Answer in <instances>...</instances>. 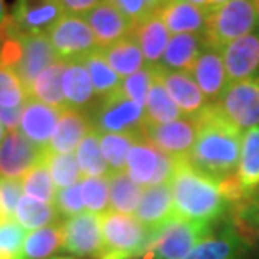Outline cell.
Wrapping results in <instances>:
<instances>
[{"label":"cell","instance_id":"6da1fadb","mask_svg":"<svg viewBox=\"0 0 259 259\" xmlns=\"http://www.w3.org/2000/svg\"><path fill=\"white\" fill-rule=\"evenodd\" d=\"M194 120L197 139L187 156L191 166L218 184L238 174L244 132L226 117L216 102L207 104Z\"/></svg>","mask_w":259,"mask_h":259},{"label":"cell","instance_id":"7a4b0ae2","mask_svg":"<svg viewBox=\"0 0 259 259\" xmlns=\"http://www.w3.org/2000/svg\"><path fill=\"white\" fill-rule=\"evenodd\" d=\"M170 187L179 218L207 224L224 211L226 197L218 181L192 167L187 157L179 159Z\"/></svg>","mask_w":259,"mask_h":259},{"label":"cell","instance_id":"3957f363","mask_svg":"<svg viewBox=\"0 0 259 259\" xmlns=\"http://www.w3.org/2000/svg\"><path fill=\"white\" fill-rule=\"evenodd\" d=\"M259 22L256 0H229L228 4L207 12L204 42L214 49H223L228 44L252 34Z\"/></svg>","mask_w":259,"mask_h":259},{"label":"cell","instance_id":"277c9868","mask_svg":"<svg viewBox=\"0 0 259 259\" xmlns=\"http://www.w3.org/2000/svg\"><path fill=\"white\" fill-rule=\"evenodd\" d=\"M151 231L132 214H102L104 249L97 259H137L147 247Z\"/></svg>","mask_w":259,"mask_h":259},{"label":"cell","instance_id":"5b68a950","mask_svg":"<svg viewBox=\"0 0 259 259\" xmlns=\"http://www.w3.org/2000/svg\"><path fill=\"white\" fill-rule=\"evenodd\" d=\"M207 234L206 223L187 221L178 216L151 234L147 247L137 259H186Z\"/></svg>","mask_w":259,"mask_h":259},{"label":"cell","instance_id":"8992f818","mask_svg":"<svg viewBox=\"0 0 259 259\" xmlns=\"http://www.w3.org/2000/svg\"><path fill=\"white\" fill-rule=\"evenodd\" d=\"M89 115L101 134H139L146 125V109L120 91L101 99Z\"/></svg>","mask_w":259,"mask_h":259},{"label":"cell","instance_id":"52a82bcc","mask_svg":"<svg viewBox=\"0 0 259 259\" xmlns=\"http://www.w3.org/2000/svg\"><path fill=\"white\" fill-rule=\"evenodd\" d=\"M179 159L162 152L144 137L136 142L129 151L125 172L141 187L169 184L172 181Z\"/></svg>","mask_w":259,"mask_h":259},{"label":"cell","instance_id":"ba28073f","mask_svg":"<svg viewBox=\"0 0 259 259\" xmlns=\"http://www.w3.org/2000/svg\"><path fill=\"white\" fill-rule=\"evenodd\" d=\"M216 104L242 132L259 125V74L229 84Z\"/></svg>","mask_w":259,"mask_h":259},{"label":"cell","instance_id":"9c48e42d","mask_svg":"<svg viewBox=\"0 0 259 259\" xmlns=\"http://www.w3.org/2000/svg\"><path fill=\"white\" fill-rule=\"evenodd\" d=\"M57 57L64 62L80 60L97 51L96 37L84 17L65 14L47 34Z\"/></svg>","mask_w":259,"mask_h":259},{"label":"cell","instance_id":"30bf717a","mask_svg":"<svg viewBox=\"0 0 259 259\" xmlns=\"http://www.w3.org/2000/svg\"><path fill=\"white\" fill-rule=\"evenodd\" d=\"M64 15L59 0H17L9 20L15 34L38 37L47 35Z\"/></svg>","mask_w":259,"mask_h":259},{"label":"cell","instance_id":"8fae6325","mask_svg":"<svg viewBox=\"0 0 259 259\" xmlns=\"http://www.w3.org/2000/svg\"><path fill=\"white\" fill-rule=\"evenodd\" d=\"M46 157L47 149L37 147L20 131L7 132L0 144V179H24Z\"/></svg>","mask_w":259,"mask_h":259},{"label":"cell","instance_id":"7c38bea8","mask_svg":"<svg viewBox=\"0 0 259 259\" xmlns=\"http://www.w3.org/2000/svg\"><path fill=\"white\" fill-rule=\"evenodd\" d=\"M64 247L79 257L97 259L104 249L102 238V214L82 212L79 216L69 218L62 224Z\"/></svg>","mask_w":259,"mask_h":259},{"label":"cell","instance_id":"4fadbf2b","mask_svg":"<svg viewBox=\"0 0 259 259\" xmlns=\"http://www.w3.org/2000/svg\"><path fill=\"white\" fill-rule=\"evenodd\" d=\"M142 136L162 152L183 159L189 156L196 144L197 124L189 117H181L167 124H146Z\"/></svg>","mask_w":259,"mask_h":259},{"label":"cell","instance_id":"5bb4252c","mask_svg":"<svg viewBox=\"0 0 259 259\" xmlns=\"http://www.w3.org/2000/svg\"><path fill=\"white\" fill-rule=\"evenodd\" d=\"M91 25L97 47L106 49L134 32V22L127 19L111 0H104L84 17Z\"/></svg>","mask_w":259,"mask_h":259},{"label":"cell","instance_id":"9a60e30c","mask_svg":"<svg viewBox=\"0 0 259 259\" xmlns=\"http://www.w3.org/2000/svg\"><path fill=\"white\" fill-rule=\"evenodd\" d=\"M134 216L151 233H156L174 218H178L170 183L146 187Z\"/></svg>","mask_w":259,"mask_h":259},{"label":"cell","instance_id":"2e32d148","mask_svg":"<svg viewBox=\"0 0 259 259\" xmlns=\"http://www.w3.org/2000/svg\"><path fill=\"white\" fill-rule=\"evenodd\" d=\"M191 75L194 77L196 84L199 85L207 101L218 102L229 85L223 51L204 44V49L191 70Z\"/></svg>","mask_w":259,"mask_h":259},{"label":"cell","instance_id":"e0dca14e","mask_svg":"<svg viewBox=\"0 0 259 259\" xmlns=\"http://www.w3.org/2000/svg\"><path fill=\"white\" fill-rule=\"evenodd\" d=\"M62 109L29 99L22 109L20 132L37 147L47 149L56 134Z\"/></svg>","mask_w":259,"mask_h":259},{"label":"cell","instance_id":"ac0fdd59","mask_svg":"<svg viewBox=\"0 0 259 259\" xmlns=\"http://www.w3.org/2000/svg\"><path fill=\"white\" fill-rule=\"evenodd\" d=\"M157 70L169 96L172 97V101L179 107V111L184 117L194 119L209 104L206 96L199 89V85L196 84L194 77L189 72H178V70L164 69L161 64L157 65Z\"/></svg>","mask_w":259,"mask_h":259},{"label":"cell","instance_id":"d6986e66","mask_svg":"<svg viewBox=\"0 0 259 259\" xmlns=\"http://www.w3.org/2000/svg\"><path fill=\"white\" fill-rule=\"evenodd\" d=\"M223 57L229 84L257 75L256 72L259 70V34L252 32V34H247L238 38V40L228 44L223 49Z\"/></svg>","mask_w":259,"mask_h":259},{"label":"cell","instance_id":"ffe728a7","mask_svg":"<svg viewBox=\"0 0 259 259\" xmlns=\"http://www.w3.org/2000/svg\"><path fill=\"white\" fill-rule=\"evenodd\" d=\"M91 115L82 111L64 107L51 144L47 147L49 154H74L84 137L92 131Z\"/></svg>","mask_w":259,"mask_h":259},{"label":"cell","instance_id":"44dd1931","mask_svg":"<svg viewBox=\"0 0 259 259\" xmlns=\"http://www.w3.org/2000/svg\"><path fill=\"white\" fill-rule=\"evenodd\" d=\"M57 60L60 59L57 57V54L54 51L47 35L24 38V52H22V59L17 67H15V70H17L19 77L24 82L27 92L34 85L37 77L44 70L51 67L52 64H56Z\"/></svg>","mask_w":259,"mask_h":259},{"label":"cell","instance_id":"7402d4cb","mask_svg":"<svg viewBox=\"0 0 259 259\" xmlns=\"http://www.w3.org/2000/svg\"><path fill=\"white\" fill-rule=\"evenodd\" d=\"M62 92L65 107L85 112L96 107V91H94L91 75L82 60H70L65 64L62 74Z\"/></svg>","mask_w":259,"mask_h":259},{"label":"cell","instance_id":"603a6c76","mask_svg":"<svg viewBox=\"0 0 259 259\" xmlns=\"http://www.w3.org/2000/svg\"><path fill=\"white\" fill-rule=\"evenodd\" d=\"M169 32L176 34H204L207 12L186 0H167L159 12Z\"/></svg>","mask_w":259,"mask_h":259},{"label":"cell","instance_id":"cb8c5ba5","mask_svg":"<svg viewBox=\"0 0 259 259\" xmlns=\"http://www.w3.org/2000/svg\"><path fill=\"white\" fill-rule=\"evenodd\" d=\"M204 37L199 34H176L170 37L166 52L161 59L164 69L189 72L204 49Z\"/></svg>","mask_w":259,"mask_h":259},{"label":"cell","instance_id":"d4e9b609","mask_svg":"<svg viewBox=\"0 0 259 259\" xmlns=\"http://www.w3.org/2000/svg\"><path fill=\"white\" fill-rule=\"evenodd\" d=\"M132 35L139 42L147 65L161 64V59L164 56V52H166L167 44L170 40V37H172V34L169 32L167 25L164 24V20L159 14L152 15L151 19L136 25Z\"/></svg>","mask_w":259,"mask_h":259},{"label":"cell","instance_id":"484cf974","mask_svg":"<svg viewBox=\"0 0 259 259\" xmlns=\"http://www.w3.org/2000/svg\"><path fill=\"white\" fill-rule=\"evenodd\" d=\"M101 51L109 65L115 70V74L120 79H125V77L139 72L141 69H144L147 65L139 42L136 40V37L132 34L120 38L112 46L101 49Z\"/></svg>","mask_w":259,"mask_h":259},{"label":"cell","instance_id":"4316f807","mask_svg":"<svg viewBox=\"0 0 259 259\" xmlns=\"http://www.w3.org/2000/svg\"><path fill=\"white\" fill-rule=\"evenodd\" d=\"M144 109L146 124H167L183 117L179 107L176 106L172 97L169 96L166 85H164L161 75H159L157 65H154V75Z\"/></svg>","mask_w":259,"mask_h":259},{"label":"cell","instance_id":"83f0119b","mask_svg":"<svg viewBox=\"0 0 259 259\" xmlns=\"http://www.w3.org/2000/svg\"><path fill=\"white\" fill-rule=\"evenodd\" d=\"M239 181L246 196L256 194L259 187V125L242 134Z\"/></svg>","mask_w":259,"mask_h":259},{"label":"cell","instance_id":"f1b7e54d","mask_svg":"<svg viewBox=\"0 0 259 259\" xmlns=\"http://www.w3.org/2000/svg\"><path fill=\"white\" fill-rule=\"evenodd\" d=\"M64 247L62 224H52L30 231L25 236L20 259H49Z\"/></svg>","mask_w":259,"mask_h":259},{"label":"cell","instance_id":"f546056e","mask_svg":"<svg viewBox=\"0 0 259 259\" xmlns=\"http://www.w3.org/2000/svg\"><path fill=\"white\" fill-rule=\"evenodd\" d=\"M64 60H57L56 64H52L51 67L37 77L34 85L30 87L29 97L35 99L38 102H44L47 106L64 109L65 107V99L62 92V74L65 69Z\"/></svg>","mask_w":259,"mask_h":259},{"label":"cell","instance_id":"4dcf8cb0","mask_svg":"<svg viewBox=\"0 0 259 259\" xmlns=\"http://www.w3.org/2000/svg\"><path fill=\"white\" fill-rule=\"evenodd\" d=\"M144 187L136 184L127 172H112L109 176V201L111 211L120 214H132L134 216L137 206L141 202Z\"/></svg>","mask_w":259,"mask_h":259},{"label":"cell","instance_id":"1f68e13d","mask_svg":"<svg viewBox=\"0 0 259 259\" xmlns=\"http://www.w3.org/2000/svg\"><path fill=\"white\" fill-rule=\"evenodd\" d=\"M80 60H82V64L85 65L87 72L91 75L94 91H96V96L99 99H104L114 94L115 91H119L122 79H120V77L115 74V70L109 65L101 49L91 52L89 56H85Z\"/></svg>","mask_w":259,"mask_h":259},{"label":"cell","instance_id":"d6a6232c","mask_svg":"<svg viewBox=\"0 0 259 259\" xmlns=\"http://www.w3.org/2000/svg\"><path fill=\"white\" fill-rule=\"evenodd\" d=\"M59 211L54 204L37 201L34 197L22 196L15 209V221L27 231H35L46 226L57 224Z\"/></svg>","mask_w":259,"mask_h":259},{"label":"cell","instance_id":"836d02e7","mask_svg":"<svg viewBox=\"0 0 259 259\" xmlns=\"http://www.w3.org/2000/svg\"><path fill=\"white\" fill-rule=\"evenodd\" d=\"M77 162H79L84 178H106L111 176L104 154L101 151V141H99V132L92 129L84 137L80 146L75 151Z\"/></svg>","mask_w":259,"mask_h":259},{"label":"cell","instance_id":"e575fe53","mask_svg":"<svg viewBox=\"0 0 259 259\" xmlns=\"http://www.w3.org/2000/svg\"><path fill=\"white\" fill-rule=\"evenodd\" d=\"M142 137H144L142 132H139V134H101L99 132L101 151L109 169H111V174L125 170L129 151Z\"/></svg>","mask_w":259,"mask_h":259},{"label":"cell","instance_id":"d590c367","mask_svg":"<svg viewBox=\"0 0 259 259\" xmlns=\"http://www.w3.org/2000/svg\"><path fill=\"white\" fill-rule=\"evenodd\" d=\"M239 251V236L226 233L221 236L207 234L196 244L186 259H236Z\"/></svg>","mask_w":259,"mask_h":259},{"label":"cell","instance_id":"8d00e7d4","mask_svg":"<svg viewBox=\"0 0 259 259\" xmlns=\"http://www.w3.org/2000/svg\"><path fill=\"white\" fill-rule=\"evenodd\" d=\"M22 189H24L25 196L34 197L37 201L54 204L56 201V184L52 181L51 170L47 166V157L46 161H42L40 164L29 170L24 179H22Z\"/></svg>","mask_w":259,"mask_h":259},{"label":"cell","instance_id":"74e56055","mask_svg":"<svg viewBox=\"0 0 259 259\" xmlns=\"http://www.w3.org/2000/svg\"><path fill=\"white\" fill-rule=\"evenodd\" d=\"M47 166L51 170L52 181L57 189L80 184L84 181L79 162L75 154H49L47 152Z\"/></svg>","mask_w":259,"mask_h":259},{"label":"cell","instance_id":"f35d334b","mask_svg":"<svg viewBox=\"0 0 259 259\" xmlns=\"http://www.w3.org/2000/svg\"><path fill=\"white\" fill-rule=\"evenodd\" d=\"M29 99V92H27L17 70L0 65V106L9 109H22Z\"/></svg>","mask_w":259,"mask_h":259},{"label":"cell","instance_id":"ab89813d","mask_svg":"<svg viewBox=\"0 0 259 259\" xmlns=\"http://www.w3.org/2000/svg\"><path fill=\"white\" fill-rule=\"evenodd\" d=\"M82 196L87 211L94 214L107 212L109 201V176L106 178H84L80 183Z\"/></svg>","mask_w":259,"mask_h":259},{"label":"cell","instance_id":"60d3db41","mask_svg":"<svg viewBox=\"0 0 259 259\" xmlns=\"http://www.w3.org/2000/svg\"><path fill=\"white\" fill-rule=\"evenodd\" d=\"M152 75H154V65H146V67L141 69L139 72L122 79L119 91L127 99H131V101H134L136 104H139V106L144 107L146 101H147L149 89H151Z\"/></svg>","mask_w":259,"mask_h":259},{"label":"cell","instance_id":"b9f144b4","mask_svg":"<svg viewBox=\"0 0 259 259\" xmlns=\"http://www.w3.org/2000/svg\"><path fill=\"white\" fill-rule=\"evenodd\" d=\"M111 2L125 17L134 22V25H139L161 12L167 0H111Z\"/></svg>","mask_w":259,"mask_h":259},{"label":"cell","instance_id":"7bdbcfd3","mask_svg":"<svg viewBox=\"0 0 259 259\" xmlns=\"http://www.w3.org/2000/svg\"><path fill=\"white\" fill-rule=\"evenodd\" d=\"M22 192V179H0V224L15 219Z\"/></svg>","mask_w":259,"mask_h":259},{"label":"cell","instance_id":"ee69618b","mask_svg":"<svg viewBox=\"0 0 259 259\" xmlns=\"http://www.w3.org/2000/svg\"><path fill=\"white\" fill-rule=\"evenodd\" d=\"M54 206H56L60 216H65L67 219L82 214L85 207L84 196H82V186L75 184L70 187H64V189H57Z\"/></svg>","mask_w":259,"mask_h":259},{"label":"cell","instance_id":"f6af8a7d","mask_svg":"<svg viewBox=\"0 0 259 259\" xmlns=\"http://www.w3.org/2000/svg\"><path fill=\"white\" fill-rule=\"evenodd\" d=\"M64 9V14L77 15V17H85L87 14L102 4L104 0H59Z\"/></svg>","mask_w":259,"mask_h":259},{"label":"cell","instance_id":"bcb514c9","mask_svg":"<svg viewBox=\"0 0 259 259\" xmlns=\"http://www.w3.org/2000/svg\"><path fill=\"white\" fill-rule=\"evenodd\" d=\"M22 109H9V107L0 106V122H2V125L7 132L19 131L20 119H22Z\"/></svg>","mask_w":259,"mask_h":259},{"label":"cell","instance_id":"7dc6e473","mask_svg":"<svg viewBox=\"0 0 259 259\" xmlns=\"http://www.w3.org/2000/svg\"><path fill=\"white\" fill-rule=\"evenodd\" d=\"M186 2H189L192 5H196V7H199L202 10H206V12H209V0H186Z\"/></svg>","mask_w":259,"mask_h":259},{"label":"cell","instance_id":"c3c4849f","mask_svg":"<svg viewBox=\"0 0 259 259\" xmlns=\"http://www.w3.org/2000/svg\"><path fill=\"white\" fill-rule=\"evenodd\" d=\"M7 7H5V0H0V29H2L5 19H7Z\"/></svg>","mask_w":259,"mask_h":259},{"label":"cell","instance_id":"681fc988","mask_svg":"<svg viewBox=\"0 0 259 259\" xmlns=\"http://www.w3.org/2000/svg\"><path fill=\"white\" fill-rule=\"evenodd\" d=\"M228 2L229 0H209V12L214 9H218V7H221V5H224V4H228Z\"/></svg>","mask_w":259,"mask_h":259},{"label":"cell","instance_id":"f907efd6","mask_svg":"<svg viewBox=\"0 0 259 259\" xmlns=\"http://www.w3.org/2000/svg\"><path fill=\"white\" fill-rule=\"evenodd\" d=\"M4 137H5V127L2 125V122H0V144H2Z\"/></svg>","mask_w":259,"mask_h":259},{"label":"cell","instance_id":"816d5d0a","mask_svg":"<svg viewBox=\"0 0 259 259\" xmlns=\"http://www.w3.org/2000/svg\"><path fill=\"white\" fill-rule=\"evenodd\" d=\"M254 197L257 199V202H259V191H256V194H254Z\"/></svg>","mask_w":259,"mask_h":259},{"label":"cell","instance_id":"f5cc1de1","mask_svg":"<svg viewBox=\"0 0 259 259\" xmlns=\"http://www.w3.org/2000/svg\"><path fill=\"white\" fill-rule=\"evenodd\" d=\"M52 259H74V257H52Z\"/></svg>","mask_w":259,"mask_h":259},{"label":"cell","instance_id":"db71d44e","mask_svg":"<svg viewBox=\"0 0 259 259\" xmlns=\"http://www.w3.org/2000/svg\"><path fill=\"white\" fill-rule=\"evenodd\" d=\"M256 5H257V12H259V0H256Z\"/></svg>","mask_w":259,"mask_h":259},{"label":"cell","instance_id":"11a10c76","mask_svg":"<svg viewBox=\"0 0 259 259\" xmlns=\"http://www.w3.org/2000/svg\"><path fill=\"white\" fill-rule=\"evenodd\" d=\"M257 244H259V228H257Z\"/></svg>","mask_w":259,"mask_h":259}]
</instances>
